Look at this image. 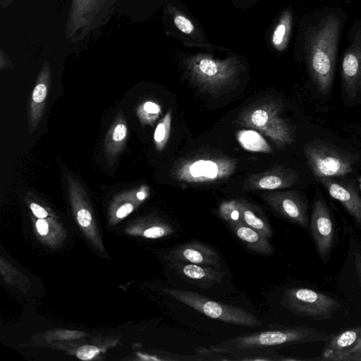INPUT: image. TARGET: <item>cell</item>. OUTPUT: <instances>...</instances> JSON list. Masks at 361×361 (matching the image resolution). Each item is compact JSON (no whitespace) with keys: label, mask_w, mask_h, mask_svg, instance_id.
Wrapping results in <instances>:
<instances>
[{"label":"cell","mask_w":361,"mask_h":361,"mask_svg":"<svg viewBox=\"0 0 361 361\" xmlns=\"http://www.w3.org/2000/svg\"><path fill=\"white\" fill-rule=\"evenodd\" d=\"M310 230L317 252L326 263L334 246V226L330 210L321 197L313 202Z\"/></svg>","instance_id":"7c38bea8"},{"label":"cell","mask_w":361,"mask_h":361,"mask_svg":"<svg viewBox=\"0 0 361 361\" xmlns=\"http://www.w3.org/2000/svg\"><path fill=\"white\" fill-rule=\"evenodd\" d=\"M161 113V106L153 101H145L138 106L137 116L143 125H152Z\"/></svg>","instance_id":"484cf974"},{"label":"cell","mask_w":361,"mask_h":361,"mask_svg":"<svg viewBox=\"0 0 361 361\" xmlns=\"http://www.w3.org/2000/svg\"><path fill=\"white\" fill-rule=\"evenodd\" d=\"M171 111L169 110L155 128L154 142L155 147L159 152L164 149L169 140L171 126Z\"/></svg>","instance_id":"d4e9b609"},{"label":"cell","mask_w":361,"mask_h":361,"mask_svg":"<svg viewBox=\"0 0 361 361\" xmlns=\"http://www.w3.org/2000/svg\"><path fill=\"white\" fill-rule=\"evenodd\" d=\"M341 75L343 98L348 102L355 101L361 95V30L343 52Z\"/></svg>","instance_id":"8fae6325"},{"label":"cell","mask_w":361,"mask_h":361,"mask_svg":"<svg viewBox=\"0 0 361 361\" xmlns=\"http://www.w3.org/2000/svg\"><path fill=\"white\" fill-rule=\"evenodd\" d=\"M361 338V326L339 332L328 339L321 355L322 359L345 361Z\"/></svg>","instance_id":"d6986e66"},{"label":"cell","mask_w":361,"mask_h":361,"mask_svg":"<svg viewBox=\"0 0 361 361\" xmlns=\"http://www.w3.org/2000/svg\"><path fill=\"white\" fill-rule=\"evenodd\" d=\"M0 58V68L1 70L8 69L13 67L11 62L8 59V56L4 52L2 49H1Z\"/></svg>","instance_id":"d6a6232c"},{"label":"cell","mask_w":361,"mask_h":361,"mask_svg":"<svg viewBox=\"0 0 361 361\" xmlns=\"http://www.w3.org/2000/svg\"><path fill=\"white\" fill-rule=\"evenodd\" d=\"M282 305L293 313L313 319H329L341 307L334 298L314 290L294 287L285 289L281 296Z\"/></svg>","instance_id":"ba28073f"},{"label":"cell","mask_w":361,"mask_h":361,"mask_svg":"<svg viewBox=\"0 0 361 361\" xmlns=\"http://www.w3.org/2000/svg\"><path fill=\"white\" fill-rule=\"evenodd\" d=\"M164 23L166 35L184 46L207 51L224 49L208 40L200 23L178 0L165 1Z\"/></svg>","instance_id":"5b68a950"},{"label":"cell","mask_w":361,"mask_h":361,"mask_svg":"<svg viewBox=\"0 0 361 361\" xmlns=\"http://www.w3.org/2000/svg\"><path fill=\"white\" fill-rule=\"evenodd\" d=\"M128 137L126 120L120 111L112 123L104 139V154L111 165L124 148Z\"/></svg>","instance_id":"44dd1931"},{"label":"cell","mask_w":361,"mask_h":361,"mask_svg":"<svg viewBox=\"0 0 361 361\" xmlns=\"http://www.w3.org/2000/svg\"><path fill=\"white\" fill-rule=\"evenodd\" d=\"M329 195L339 202L361 229V197L350 183L336 178L319 180Z\"/></svg>","instance_id":"e0dca14e"},{"label":"cell","mask_w":361,"mask_h":361,"mask_svg":"<svg viewBox=\"0 0 361 361\" xmlns=\"http://www.w3.org/2000/svg\"><path fill=\"white\" fill-rule=\"evenodd\" d=\"M30 207L34 215L38 219H44L48 216V213L46 209L36 202H32Z\"/></svg>","instance_id":"4dcf8cb0"},{"label":"cell","mask_w":361,"mask_h":361,"mask_svg":"<svg viewBox=\"0 0 361 361\" xmlns=\"http://www.w3.org/2000/svg\"><path fill=\"white\" fill-rule=\"evenodd\" d=\"M359 188L361 191V176L358 178Z\"/></svg>","instance_id":"8d00e7d4"},{"label":"cell","mask_w":361,"mask_h":361,"mask_svg":"<svg viewBox=\"0 0 361 361\" xmlns=\"http://www.w3.org/2000/svg\"><path fill=\"white\" fill-rule=\"evenodd\" d=\"M298 181L299 176L294 170L279 166L249 176L244 181L243 188L249 190L286 189Z\"/></svg>","instance_id":"9a60e30c"},{"label":"cell","mask_w":361,"mask_h":361,"mask_svg":"<svg viewBox=\"0 0 361 361\" xmlns=\"http://www.w3.org/2000/svg\"><path fill=\"white\" fill-rule=\"evenodd\" d=\"M242 221L259 232L268 239L273 235L271 225L263 212L244 199H238Z\"/></svg>","instance_id":"7402d4cb"},{"label":"cell","mask_w":361,"mask_h":361,"mask_svg":"<svg viewBox=\"0 0 361 361\" xmlns=\"http://www.w3.org/2000/svg\"><path fill=\"white\" fill-rule=\"evenodd\" d=\"M182 64L189 80L200 91L216 94L233 85L245 69L239 56L216 58L209 53L198 52L183 56Z\"/></svg>","instance_id":"3957f363"},{"label":"cell","mask_w":361,"mask_h":361,"mask_svg":"<svg viewBox=\"0 0 361 361\" xmlns=\"http://www.w3.org/2000/svg\"><path fill=\"white\" fill-rule=\"evenodd\" d=\"M117 0H73L66 23V37L75 42L106 23Z\"/></svg>","instance_id":"52a82bcc"},{"label":"cell","mask_w":361,"mask_h":361,"mask_svg":"<svg viewBox=\"0 0 361 361\" xmlns=\"http://www.w3.org/2000/svg\"><path fill=\"white\" fill-rule=\"evenodd\" d=\"M308 166L319 180L345 176L353 171V159L344 152L323 142L313 141L304 149Z\"/></svg>","instance_id":"9c48e42d"},{"label":"cell","mask_w":361,"mask_h":361,"mask_svg":"<svg viewBox=\"0 0 361 361\" xmlns=\"http://www.w3.org/2000/svg\"><path fill=\"white\" fill-rule=\"evenodd\" d=\"M36 228L40 235H46L48 233L49 226L46 220L39 219L36 222Z\"/></svg>","instance_id":"836d02e7"},{"label":"cell","mask_w":361,"mask_h":361,"mask_svg":"<svg viewBox=\"0 0 361 361\" xmlns=\"http://www.w3.org/2000/svg\"><path fill=\"white\" fill-rule=\"evenodd\" d=\"M237 140L245 150L271 153L272 149L264 137L254 129H243L236 134Z\"/></svg>","instance_id":"cb8c5ba5"},{"label":"cell","mask_w":361,"mask_h":361,"mask_svg":"<svg viewBox=\"0 0 361 361\" xmlns=\"http://www.w3.org/2000/svg\"><path fill=\"white\" fill-rule=\"evenodd\" d=\"M271 329L237 336L210 345L217 355H229L231 360H245L251 355L272 353L286 345L326 341L330 336L305 326L271 325Z\"/></svg>","instance_id":"6da1fadb"},{"label":"cell","mask_w":361,"mask_h":361,"mask_svg":"<svg viewBox=\"0 0 361 361\" xmlns=\"http://www.w3.org/2000/svg\"><path fill=\"white\" fill-rule=\"evenodd\" d=\"M169 265L179 278L202 288L221 282L226 276L221 269L209 265L183 262H171Z\"/></svg>","instance_id":"ac0fdd59"},{"label":"cell","mask_w":361,"mask_h":361,"mask_svg":"<svg viewBox=\"0 0 361 361\" xmlns=\"http://www.w3.org/2000/svg\"><path fill=\"white\" fill-rule=\"evenodd\" d=\"M281 109L274 102L258 103L248 106L236 123L256 129L269 137L279 147H285L295 141L292 126L281 115Z\"/></svg>","instance_id":"277c9868"},{"label":"cell","mask_w":361,"mask_h":361,"mask_svg":"<svg viewBox=\"0 0 361 361\" xmlns=\"http://www.w3.org/2000/svg\"><path fill=\"white\" fill-rule=\"evenodd\" d=\"M51 83V71L48 61H45L38 74L27 109V124L30 133L37 129L47 105V99Z\"/></svg>","instance_id":"2e32d148"},{"label":"cell","mask_w":361,"mask_h":361,"mask_svg":"<svg viewBox=\"0 0 361 361\" xmlns=\"http://www.w3.org/2000/svg\"><path fill=\"white\" fill-rule=\"evenodd\" d=\"M261 197L283 218L302 228L307 226V205L298 192L276 191L264 193Z\"/></svg>","instance_id":"4fadbf2b"},{"label":"cell","mask_w":361,"mask_h":361,"mask_svg":"<svg viewBox=\"0 0 361 361\" xmlns=\"http://www.w3.org/2000/svg\"><path fill=\"white\" fill-rule=\"evenodd\" d=\"M357 271L359 277V280L361 284V258L360 259L357 266Z\"/></svg>","instance_id":"d590c367"},{"label":"cell","mask_w":361,"mask_h":361,"mask_svg":"<svg viewBox=\"0 0 361 361\" xmlns=\"http://www.w3.org/2000/svg\"><path fill=\"white\" fill-rule=\"evenodd\" d=\"M219 215L228 224L242 221L237 200L223 202L219 209Z\"/></svg>","instance_id":"4316f807"},{"label":"cell","mask_w":361,"mask_h":361,"mask_svg":"<svg viewBox=\"0 0 361 361\" xmlns=\"http://www.w3.org/2000/svg\"><path fill=\"white\" fill-rule=\"evenodd\" d=\"M99 352L98 348L94 345H85L81 346L77 351V357L82 360H88L97 355Z\"/></svg>","instance_id":"83f0119b"},{"label":"cell","mask_w":361,"mask_h":361,"mask_svg":"<svg viewBox=\"0 0 361 361\" xmlns=\"http://www.w3.org/2000/svg\"><path fill=\"white\" fill-rule=\"evenodd\" d=\"M238 1H239V0H238Z\"/></svg>","instance_id":"74e56055"},{"label":"cell","mask_w":361,"mask_h":361,"mask_svg":"<svg viewBox=\"0 0 361 361\" xmlns=\"http://www.w3.org/2000/svg\"><path fill=\"white\" fill-rule=\"evenodd\" d=\"M13 1V0H0L1 8L8 7L12 3Z\"/></svg>","instance_id":"e575fe53"},{"label":"cell","mask_w":361,"mask_h":361,"mask_svg":"<svg viewBox=\"0 0 361 361\" xmlns=\"http://www.w3.org/2000/svg\"><path fill=\"white\" fill-rule=\"evenodd\" d=\"M293 25V13L289 9L285 10L274 25L270 35L269 43L278 52H283L288 47Z\"/></svg>","instance_id":"603a6c76"},{"label":"cell","mask_w":361,"mask_h":361,"mask_svg":"<svg viewBox=\"0 0 361 361\" xmlns=\"http://www.w3.org/2000/svg\"><path fill=\"white\" fill-rule=\"evenodd\" d=\"M350 360L361 361V338L357 341L355 348L348 356L345 361Z\"/></svg>","instance_id":"1f68e13d"},{"label":"cell","mask_w":361,"mask_h":361,"mask_svg":"<svg viewBox=\"0 0 361 361\" xmlns=\"http://www.w3.org/2000/svg\"><path fill=\"white\" fill-rule=\"evenodd\" d=\"M165 292L176 300L210 318L245 327L262 325V322L255 315L243 308L216 302L189 290L167 288Z\"/></svg>","instance_id":"8992f818"},{"label":"cell","mask_w":361,"mask_h":361,"mask_svg":"<svg viewBox=\"0 0 361 361\" xmlns=\"http://www.w3.org/2000/svg\"><path fill=\"white\" fill-rule=\"evenodd\" d=\"M134 209V206L130 202H126L121 204L116 210V215L118 218L122 219L130 214Z\"/></svg>","instance_id":"f546056e"},{"label":"cell","mask_w":361,"mask_h":361,"mask_svg":"<svg viewBox=\"0 0 361 361\" xmlns=\"http://www.w3.org/2000/svg\"><path fill=\"white\" fill-rule=\"evenodd\" d=\"M77 219L82 227H87L92 221V215L89 210L85 208H80L77 213Z\"/></svg>","instance_id":"f1b7e54d"},{"label":"cell","mask_w":361,"mask_h":361,"mask_svg":"<svg viewBox=\"0 0 361 361\" xmlns=\"http://www.w3.org/2000/svg\"><path fill=\"white\" fill-rule=\"evenodd\" d=\"M228 224L236 237L250 250L263 256L272 255L275 252L274 247L267 238L244 222Z\"/></svg>","instance_id":"ffe728a7"},{"label":"cell","mask_w":361,"mask_h":361,"mask_svg":"<svg viewBox=\"0 0 361 361\" xmlns=\"http://www.w3.org/2000/svg\"><path fill=\"white\" fill-rule=\"evenodd\" d=\"M171 262L192 263L221 268L222 259L211 246L198 240H191L173 247L167 256Z\"/></svg>","instance_id":"5bb4252c"},{"label":"cell","mask_w":361,"mask_h":361,"mask_svg":"<svg viewBox=\"0 0 361 361\" xmlns=\"http://www.w3.org/2000/svg\"><path fill=\"white\" fill-rule=\"evenodd\" d=\"M235 160L219 157H201L180 161L173 177L188 183H210L228 178L236 168Z\"/></svg>","instance_id":"30bf717a"},{"label":"cell","mask_w":361,"mask_h":361,"mask_svg":"<svg viewBox=\"0 0 361 361\" xmlns=\"http://www.w3.org/2000/svg\"><path fill=\"white\" fill-rule=\"evenodd\" d=\"M340 32L339 18L329 14L312 27L305 38L307 68L314 85L324 94L332 87Z\"/></svg>","instance_id":"7a4b0ae2"}]
</instances>
